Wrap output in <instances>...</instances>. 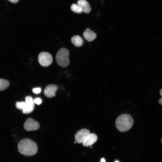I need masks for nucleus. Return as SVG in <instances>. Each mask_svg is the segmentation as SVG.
I'll list each match as a JSON object with an SVG mask.
<instances>
[{
    "mask_svg": "<svg viewBox=\"0 0 162 162\" xmlns=\"http://www.w3.org/2000/svg\"><path fill=\"white\" fill-rule=\"evenodd\" d=\"M18 148L20 154L26 156L34 155L38 151L36 143L28 139H24L20 140L18 144Z\"/></svg>",
    "mask_w": 162,
    "mask_h": 162,
    "instance_id": "1",
    "label": "nucleus"
},
{
    "mask_svg": "<svg viewBox=\"0 0 162 162\" xmlns=\"http://www.w3.org/2000/svg\"><path fill=\"white\" fill-rule=\"evenodd\" d=\"M134 121L128 114H123L118 116L116 121V126L120 131L124 132L129 130L132 126Z\"/></svg>",
    "mask_w": 162,
    "mask_h": 162,
    "instance_id": "2",
    "label": "nucleus"
},
{
    "mask_svg": "<svg viewBox=\"0 0 162 162\" xmlns=\"http://www.w3.org/2000/svg\"><path fill=\"white\" fill-rule=\"evenodd\" d=\"M69 52L65 48H61L58 51L56 57L58 64L62 68L68 66L70 63Z\"/></svg>",
    "mask_w": 162,
    "mask_h": 162,
    "instance_id": "3",
    "label": "nucleus"
},
{
    "mask_svg": "<svg viewBox=\"0 0 162 162\" xmlns=\"http://www.w3.org/2000/svg\"><path fill=\"white\" fill-rule=\"evenodd\" d=\"M38 61L39 64L42 66L46 67L50 66L52 62V55L46 52H42L38 56Z\"/></svg>",
    "mask_w": 162,
    "mask_h": 162,
    "instance_id": "4",
    "label": "nucleus"
},
{
    "mask_svg": "<svg viewBox=\"0 0 162 162\" xmlns=\"http://www.w3.org/2000/svg\"><path fill=\"white\" fill-rule=\"evenodd\" d=\"M23 126L24 129L28 131L37 130L40 127L39 123L31 118L26 119Z\"/></svg>",
    "mask_w": 162,
    "mask_h": 162,
    "instance_id": "5",
    "label": "nucleus"
},
{
    "mask_svg": "<svg viewBox=\"0 0 162 162\" xmlns=\"http://www.w3.org/2000/svg\"><path fill=\"white\" fill-rule=\"evenodd\" d=\"M25 105L22 112L25 114L31 113L34 110V103L32 98L30 96H27L25 98Z\"/></svg>",
    "mask_w": 162,
    "mask_h": 162,
    "instance_id": "6",
    "label": "nucleus"
},
{
    "mask_svg": "<svg viewBox=\"0 0 162 162\" xmlns=\"http://www.w3.org/2000/svg\"><path fill=\"white\" fill-rule=\"evenodd\" d=\"M89 134L90 131L87 129H82L79 130L75 136V142L78 143H82Z\"/></svg>",
    "mask_w": 162,
    "mask_h": 162,
    "instance_id": "7",
    "label": "nucleus"
},
{
    "mask_svg": "<svg viewBox=\"0 0 162 162\" xmlns=\"http://www.w3.org/2000/svg\"><path fill=\"white\" fill-rule=\"evenodd\" d=\"M58 89L57 86L50 84L47 86L44 90V94L47 98H51L55 96V93Z\"/></svg>",
    "mask_w": 162,
    "mask_h": 162,
    "instance_id": "8",
    "label": "nucleus"
},
{
    "mask_svg": "<svg viewBox=\"0 0 162 162\" xmlns=\"http://www.w3.org/2000/svg\"><path fill=\"white\" fill-rule=\"evenodd\" d=\"M98 140V137L95 134H89L82 143V145L85 147L91 146L94 143Z\"/></svg>",
    "mask_w": 162,
    "mask_h": 162,
    "instance_id": "9",
    "label": "nucleus"
},
{
    "mask_svg": "<svg viewBox=\"0 0 162 162\" xmlns=\"http://www.w3.org/2000/svg\"><path fill=\"white\" fill-rule=\"evenodd\" d=\"M83 35L84 38L89 42L93 41L97 37L96 34L88 28H86L84 31Z\"/></svg>",
    "mask_w": 162,
    "mask_h": 162,
    "instance_id": "10",
    "label": "nucleus"
},
{
    "mask_svg": "<svg viewBox=\"0 0 162 162\" xmlns=\"http://www.w3.org/2000/svg\"><path fill=\"white\" fill-rule=\"evenodd\" d=\"M77 4L80 7L83 12L87 14L90 12L91 10L90 6L86 0H78Z\"/></svg>",
    "mask_w": 162,
    "mask_h": 162,
    "instance_id": "11",
    "label": "nucleus"
},
{
    "mask_svg": "<svg viewBox=\"0 0 162 162\" xmlns=\"http://www.w3.org/2000/svg\"><path fill=\"white\" fill-rule=\"evenodd\" d=\"M71 42L75 46L79 47L83 44V41L82 38L79 35L74 36L71 38Z\"/></svg>",
    "mask_w": 162,
    "mask_h": 162,
    "instance_id": "12",
    "label": "nucleus"
},
{
    "mask_svg": "<svg viewBox=\"0 0 162 162\" xmlns=\"http://www.w3.org/2000/svg\"><path fill=\"white\" fill-rule=\"evenodd\" d=\"M9 85V82L8 80L0 79V91L5 90L8 87Z\"/></svg>",
    "mask_w": 162,
    "mask_h": 162,
    "instance_id": "13",
    "label": "nucleus"
},
{
    "mask_svg": "<svg viewBox=\"0 0 162 162\" xmlns=\"http://www.w3.org/2000/svg\"><path fill=\"white\" fill-rule=\"evenodd\" d=\"M71 9L72 11L76 13H81L82 12L81 8L78 4H72L71 6Z\"/></svg>",
    "mask_w": 162,
    "mask_h": 162,
    "instance_id": "14",
    "label": "nucleus"
},
{
    "mask_svg": "<svg viewBox=\"0 0 162 162\" xmlns=\"http://www.w3.org/2000/svg\"><path fill=\"white\" fill-rule=\"evenodd\" d=\"M25 105V102H17L16 104V108L22 110Z\"/></svg>",
    "mask_w": 162,
    "mask_h": 162,
    "instance_id": "15",
    "label": "nucleus"
},
{
    "mask_svg": "<svg viewBox=\"0 0 162 162\" xmlns=\"http://www.w3.org/2000/svg\"><path fill=\"white\" fill-rule=\"evenodd\" d=\"M33 101L34 104L39 105L41 104L42 101L40 98H37L34 99Z\"/></svg>",
    "mask_w": 162,
    "mask_h": 162,
    "instance_id": "16",
    "label": "nucleus"
},
{
    "mask_svg": "<svg viewBox=\"0 0 162 162\" xmlns=\"http://www.w3.org/2000/svg\"><path fill=\"white\" fill-rule=\"evenodd\" d=\"M41 89L40 88H36L33 89V92L35 94H38L40 92Z\"/></svg>",
    "mask_w": 162,
    "mask_h": 162,
    "instance_id": "17",
    "label": "nucleus"
},
{
    "mask_svg": "<svg viewBox=\"0 0 162 162\" xmlns=\"http://www.w3.org/2000/svg\"><path fill=\"white\" fill-rule=\"evenodd\" d=\"M160 93L161 97L159 100V103L160 104L162 105V88L160 90Z\"/></svg>",
    "mask_w": 162,
    "mask_h": 162,
    "instance_id": "18",
    "label": "nucleus"
},
{
    "mask_svg": "<svg viewBox=\"0 0 162 162\" xmlns=\"http://www.w3.org/2000/svg\"><path fill=\"white\" fill-rule=\"evenodd\" d=\"M10 2L14 3H16L19 0H8Z\"/></svg>",
    "mask_w": 162,
    "mask_h": 162,
    "instance_id": "19",
    "label": "nucleus"
},
{
    "mask_svg": "<svg viewBox=\"0 0 162 162\" xmlns=\"http://www.w3.org/2000/svg\"><path fill=\"white\" fill-rule=\"evenodd\" d=\"M100 162H106L104 158H102L101 159Z\"/></svg>",
    "mask_w": 162,
    "mask_h": 162,
    "instance_id": "20",
    "label": "nucleus"
},
{
    "mask_svg": "<svg viewBox=\"0 0 162 162\" xmlns=\"http://www.w3.org/2000/svg\"><path fill=\"white\" fill-rule=\"evenodd\" d=\"M115 162H119V161H118V160H116L115 161Z\"/></svg>",
    "mask_w": 162,
    "mask_h": 162,
    "instance_id": "21",
    "label": "nucleus"
},
{
    "mask_svg": "<svg viewBox=\"0 0 162 162\" xmlns=\"http://www.w3.org/2000/svg\"><path fill=\"white\" fill-rule=\"evenodd\" d=\"M161 142H162V139H161Z\"/></svg>",
    "mask_w": 162,
    "mask_h": 162,
    "instance_id": "22",
    "label": "nucleus"
}]
</instances>
